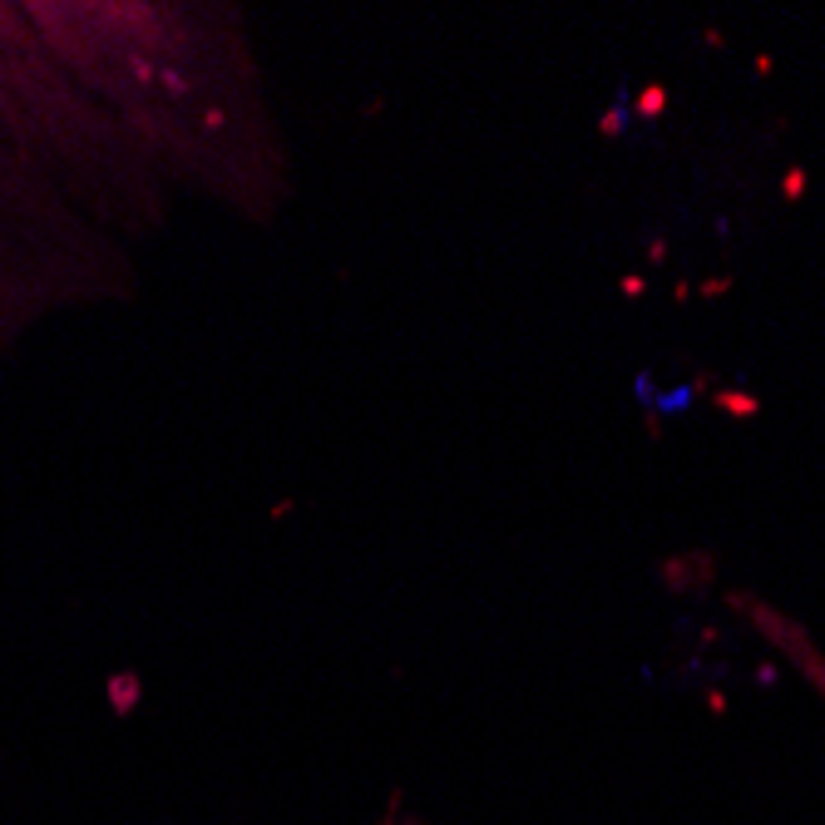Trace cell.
Here are the masks:
<instances>
[{"label":"cell","instance_id":"cell-1","mask_svg":"<svg viewBox=\"0 0 825 825\" xmlns=\"http://www.w3.org/2000/svg\"><path fill=\"white\" fill-rule=\"evenodd\" d=\"M643 109H648V114H658V109H662V89H648V99H643Z\"/></svg>","mask_w":825,"mask_h":825}]
</instances>
